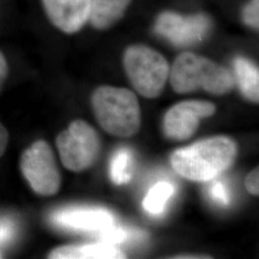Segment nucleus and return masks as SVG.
Returning <instances> with one entry per match:
<instances>
[{
  "label": "nucleus",
  "instance_id": "obj_21",
  "mask_svg": "<svg viewBox=\"0 0 259 259\" xmlns=\"http://www.w3.org/2000/svg\"><path fill=\"white\" fill-rule=\"evenodd\" d=\"M8 72H9V67H8L6 58H5V56L3 55V53L0 51V92L2 90V87L5 83L6 79H7Z\"/></svg>",
  "mask_w": 259,
  "mask_h": 259
},
{
  "label": "nucleus",
  "instance_id": "obj_10",
  "mask_svg": "<svg viewBox=\"0 0 259 259\" xmlns=\"http://www.w3.org/2000/svg\"><path fill=\"white\" fill-rule=\"evenodd\" d=\"M47 18L66 34L80 31L89 21L92 0H42Z\"/></svg>",
  "mask_w": 259,
  "mask_h": 259
},
{
  "label": "nucleus",
  "instance_id": "obj_14",
  "mask_svg": "<svg viewBox=\"0 0 259 259\" xmlns=\"http://www.w3.org/2000/svg\"><path fill=\"white\" fill-rule=\"evenodd\" d=\"M135 170V157L127 147H121L112 155L109 166V175L113 184H128Z\"/></svg>",
  "mask_w": 259,
  "mask_h": 259
},
{
  "label": "nucleus",
  "instance_id": "obj_20",
  "mask_svg": "<svg viewBox=\"0 0 259 259\" xmlns=\"http://www.w3.org/2000/svg\"><path fill=\"white\" fill-rule=\"evenodd\" d=\"M245 185L250 194L258 195L259 193V172L258 168L251 171L246 178Z\"/></svg>",
  "mask_w": 259,
  "mask_h": 259
},
{
  "label": "nucleus",
  "instance_id": "obj_3",
  "mask_svg": "<svg viewBox=\"0 0 259 259\" xmlns=\"http://www.w3.org/2000/svg\"><path fill=\"white\" fill-rule=\"evenodd\" d=\"M93 112L100 126L110 135L130 138L140 128V107L136 94L127 89L103 85L92 97Z\"/></svg>",
  "mask_w": 259,
  "mask_h": 259
},
{
  "label": "nucleus",
  "instance_id": "obj_9",
  "mask_svg": "<svg viewBox=\"0 0 259 259\" xmlns=\"http://www.w3.org/2000/svg\"><path fill=\"white\" fill-rule=\"evenodd\" d=\"M52 220L65 229L97 233L115 224V217L109 209L89 206L63 208L53 214Z\"/></svg>",
  "mask_w": 259,
  "mask_h": 259
},
{
  "label": "nucleus",
  "instance_id": "obj_17",
  "mask_svg": "<svg viewBox=\"0 0 259 259\" xmlns=\"http://www.w3.org/2000/svg\"><path fill=\"white\" fill-rule=\"evenodd\" d=\"M18 226L13 219L8 217L0 218V246L8 245L16 238Z\"/></svg>",
  "mask_w": 259,
  "mask_h": 259
},
{
  "label": "nucleus",
  "instance_id": "obj_18",
  "mask_svg": "<svg viewBox=\"0 0 259 259\" xmlns=\"http://www.w3.org/2000/svg\"><path fill=\"white\" fill-rule=\"evenodd\" d=\"M208 194L215 203L221 205H228L232 201L230 190L222 182L213 183L208 189Z\"/></svg>",
  "mask_w": 259,
  "mask_h": 259
},
{
  "label": "nucleus",
  "instance_id": "obj_7",
  "mask_svg": "<svg viewBox=\"0 0 259 259\" xmlns=\"http://www.w3.org/2000/svg\"><path fill=\"white\" fill-rule=\"evenodd\" d=\"M210 20L203 14L183 16L173 12L159 15L156 22L157 34L177 47L195 45L207 35Z\"/></svg>",
  "mask_w": 259,
  "mask_h": 259
},
{
  "label": "nucleus",
  "instance_id": "obj_16",
  "mask_svg": "<svg viewBox=\"0 0 259 259\" xmlns=\"http://www.w3.org/2000/svg\"><path fill=\"white\" fill-rule=\"evenodd\" d=\"M98 234L102 242L113 246L126 242H139L148 238V233L146 232L135 229L130 230L126 227L116 225V223Z\"/></svg>",
  "mask_w": 259,
  "mask_h": 259
},
{
  "label": "nucleus",
  "instance_id": "obj_15",
  "mask_svg": "<svg viewBox=\"0 0 259 259\" xmlns=\"http://www.w3.org/2000/svg\"><path fill=\"white\" fill-rule=\"evenodd\" d=\"M174 186L166 182H160L154 185L143 200L142 205L144 209L153 215L163 212L165 205L174 194Z\"/></svg>",
  "mask_w": 259,
  "mask_h": 259
},
{
  "label": "nucleus",
  "instance_id": "obj_2",
  "mask_svg": "<svg viewBox=\"0 0 259 259\" xmlns=\"http://www.w3.org/2000/svg\"><path fill=\"white\" fill-rule=\"evenodd\" d=\"M170 82L178 93H188L203 89L222 95L232 91L235 79L224 66L202 56L185 52L177 57L170 72Z\"/></svg>",
  "mask_w": 259,
  "mask_h": 259
},
{
  "label": "nucleus",
  "instance_id": "obj_13",
  "mask_svg": "<svg viewBox=\"0 0 259 259\" xmlns=\"http://www.w3.org/2000/svg\"><path fill=\"white\" fill-rule=\"evenodd\" d=\"M233 67L236 81L243 95L252 102L258 103V68L244 57L235 58Z\"/></svg>",
  "mask_w": 259,
  "mask_h": 259
},
{
  "label": "nucleus",
  "instance_id": "obj_4",
  "mask_svg": "<svg viewBox=\"0 0 259 259\" xmlns=\"http://www.w3.org/2000/svg\"><path fill=\"white\" fill-rule=\"evenodd\" d=\"M123 63L130 82L139 94L151 99L161 94L170 66L160 53L145 46H132L126 49Z\"/></svg>",
  "mask_w": 259,
  "mask_h": 259
},
{
  "label": "nucleus",
  "instance_id": "obj_5",
  "mask_svg": "<svg viewBox=\"0 0 259 259\" xmlns=\"http://www.w3.org/2000/svg\"><path fill=\"white\" fill-rule=\"evenodd\" d=\"M56 145L64 166L82 172L95 162L101 151L97 132L83 120H75L56 139Z\"/></svg>",
  "mask_w": 259,
  "mask_h": 259
},
{
  "label": "nucleus",
  "instance_id": "obj_22",
  "mask_svg": "<svg viewBox=\"0 0 259 259\" xmlns=\"http://www.w3.org/2000/svg\"><path fill=\"white\" fill-rule=\"evenodd\" d=\"M9 134L8 131L4 127V125L0 122V157L5 153L8 146Z\"/></svg>",
  "mask_w": 259,
  "mask_h": 259
},
{
  "label": "nucleus",
  "instance_id": "obj_6",
  "mask_svg": "<svg viewBox=\"0 0 259 259\" xmlns=\"http://www.w3.org/2000/svg\"><path fill=\"white\" fill-rule=\"evenodd\" d=\"M20 170L37 195L52 196L60 190L61 173L52 148L45 140H37L23 152Z\"/></svg>",
  "mask_w": 259,
  "mask_h": 259
},
{
  "label": "nucleus",
  "instance_id": "obj_23",
  "mask_svg": "<svg viewBox=\"0 0 259 259\" xmlns=\"http://www.w3.org/2000/svg\"><path fill=\"white\" fill-rule=\"evenodd\" d=\"M0 258H1V252H0Z\"/></svg>",
  "mask_w": 259,
  "mask_h": 259
},
{
  "label": "nucleus",
  "instance_id": "obj_8",
  "mask_svg": "<svg viewBox=\"0 0 259 259\" xmlns=\"http://www.w3.org/2000/svg\"><path fill=\"white\" fill-rule=\"evenodd\" d=\"M216 111L215 105L207 101H184L168 110L163 118V133L167 139L183 141L191 138L200 121L210 117Z\"/></svg>",
  "mask_w": 259,
  "mask_h": 259
},
{
  "label": "nucleus",
  "instance_id": "obj_19",
  "mask_svg": "<svg viewBox=\"0 0 259 259\" xmlns=\"http://www.w3.org/2000/svg\"><path fill=\"white\" fill-rule=\"evenodd\" d=\"M243 20L250 27L258 29L259 0H250L243 11Z\"/></svg>",
  "mask_w": 259,
  "mask_h": 259
},
{
  "label": "nucleus",
  "instance_id": "obj_11",
  "mask_svg": "<svg viewBox=\"0 0 259 259\" xmlns=\"http://www.w3.org/2000/svg\"><path fill=\"white\" fill-rule=\"evenodd\" d=\"M49 258L121 259L126 258V254L115 246L101 242L96 244L59 247L50 252Z\"/></svg>",
  "mask_w": 259,
  "mask_h": 259
},
{
  "label": "nucleus",
  "instance_id": "obj_1",
  "mask_svg": "<svg viewBox=\"0 0 259 259\" xmlns=\"http://www.w3.org/2000/svg\"><path fill=\"white\" fill-rule=\"evenodd\" d=\"M237 156L234 140L214 137L178 149L170 157L171 166L180 176L196 182H208L232 166Z\"/></svg>",
  "mask_w": 259,
  "mask_h": 259
},
{
  "label": "nucleus",
  "instance_id": "obj_12",
  "mask_svg": "<svg viewBox=\"0 0 259 259\" xmlns=\"http://www.w3.org/2000/svg\"><path fill=\"white\" fill-rule=\"evenodd\" d=\"M132 0H92L90 21L93 27L104 30L123 17Z\"/></svg>",
  "mask_w": 259,
  "mask_h": 259
}]
</instances>
